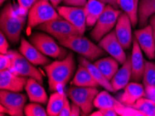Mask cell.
<instances>
[{
	"instance_id": "cell-9",
	"label": "cell",
	"mask_w": 155,
	"mask_h": 116,
	"mask_svg": "<svg viewBox=\"0 0 155 116\" xmlns=\"http://www.w3.org/2000/svg\"><path fill=\"white\" fill-rule=\"evenodd\" d=\"M27 95L18 92L1 90L0 103L8 111V115L12 116L24 115V108L27 101Z\"/></svg>"
},
{
	"instance_id": "cell-13",
	"label": "cell",
	"mask_w": 155,
	"mask_h": 116,
	"mask_svg": "<svg viewBox=\"0 0 155 116\" xmlns=\"http://www.w3.org/2000/svg\"><path fill=\"white\" fill-rule=\"evenodd\" d=\"M135 38L138 42L140 49L144 51L149 59L155 58V41L151 25H147L142 29L134 31Z\"/></svg>"
},
{
	"instance_id": "cell-40",
	"label": "cell",
	"mask_w": 155,
	"mask_h": 116,
	"mask_svg": "<svg viewBox=\"0 0 155 116\" xmlns=\"http://www.w3.org/2000/svg\"><path fill=\"white\" fill-rule=\"evenodd\" d=\"M81 111V108L79 107L78 105L73 102L71 104V112H70V116L80 115Z\"/></svg>"
},
{
	"instance_id": "cell-42",
	"label": "cell",
	"mask_w": 155,
	"mask_h": 116,
	"mask_svg": "<svg viewBox=\"0 0 155 116\" xmlns=\"http://www.w3.org/2000/svg\"><path fill=\"white\" fill-rule=\"evenodd\" d=\"M150 25L152 26V31H153V35H154V38L155 41V14L152 15L151 17L150 18Z\"/></svg>"
},
{
	"instance_id": "cell-34",
	"label": "cell",
	"mask_w": 155,
	"mask_h": 116,
	"mask_svg": "<svg viewBox=\"0 0 155 116\" xmlns=\"http://www.w3.org/2000/svg\"><path fill=\"white\" fill-rule=\"evenodd\" d=\"M0 70H9L11 67L12 60L8 54H1L0 55Z\"/></svg>"
},
{
	"instance_id": "cell-23",
	"label": "cell",
	"mask_w": 155,
	"mask_h": 116,
	"mask_svg": "<svg viewBox=\"0 0 155 116\" xmlns=\"http://www.w3.org/2000/svg\"><path fill=\"white\" fill-rule=\"evenodd\" d=\"M72 84L79 87L97 88L100 86L98 83L94 79L90 72L87 70L85 66L81 64L79 65L78 69L72 81Z\"/></svg>"
},
{
	"instance_id": "cell-19",
	"label": "cell",
	"mask_w": 155,
	"mask_h": 116,
	"mask_svg": "<svg viewBox=\"0 0 155 116\" xmlns=\"http://www.w3.org/2000/svg\"><path fill=\"white\" fill-rule=\"evenodd\" d=\"M25 90L29 101L31 102L38 104H46L48 101V97L42 84L36 79L30 77L27 79Z\"/></svg>"
},
{
	"instance_id": "cell-18",
	"label": "cell",
	"mask_w": 155,
	"mask_h": 116,
	"mask_svg": "<svg viewBox=\"0 0 155 116\" xmlns=\"http://www.w3.org/2000/svg\"><path fill=\"white\" fill-rule=\"evenodd\" d=\"M144 86L138 82H130L124 87V93L120 97L119 101L124 105L130 106L138 99L145 97Z\"/></svg>"
},
{
	"instance_id": "cell-45",
	"label": "cell",
	"mask_w": 155,
	"mask_h": 116,
	"mask_svg": "<svg viewBox=\"0 0 155 116\" xmlns=\"http://www.w3.org/2000/svg\"><path fill=\"white\" fill-rule=\"evenodd\" d=\"M91 116H102V113L100 112V111H96V112H93L90 115Z\"/></svg>"
},
{
	"instance_id": "cell-44",
	"label": "cell",
	"mask_w": 155,
	"mask_h": 116,
	"mask_svg": "<svg viewBox=\"0 0 155 116\" xmlns=\"http://www.w3.org/2000/svg\"><path fill=\"white\" fill-rule=\"evenodd\" d=\"M0 113H1V115H3V114H8V111L5 106L1 104V107H0Z\"/></svg>"
},
{
	"instance_id": "cell-43",
	"label": "cell",
	"mask_w": 155,
	"mask_h": 116,
	"mask_svg": "<svg viewBox=\"0 0 155 116\" xmlns=\"http://www.w3.org/2000/svg\"><path fill=\"white\" fill-rule=\"evenodd\" d=\"M63 1V0H50V2H51V4H52L54 8H57L58 7V5L59 4Z\"/></svg>"
},
{
	"instance_id": "cell-16",
	"label": "cell",
	"mask_w": 155,
	"mask_h": 116,
	"mask_svg": "<svg viewBox=\"0 0 155 116\" xmlns=\"http://www.w3.org/2000/svg\"><path fill=\"white\" fill-rule=\"evenodd\" d=\"M132 44V51L130 56L131 64V80L132 81L139 82L141 81L143 77L145 60L143 57L141 49L136 38H133Z\"/></svg>"
},
{
	"instance_id": "cell-25",
	"label": "cell",
	"mask_w": 155,
	"mask_h": 116,
	"mask_svg": "<svg viewBox=\"0 0 155 116\" xmlns=\"http://www.w3.org/2000/svg\"><path fill=\"white\" fill-rule=\"evenodd\" d=\"M155 14V0H140L138 6V24L140 27L147 26L149 18Z\"/></svg>"
},
{
	"instance_id": "cell-30",
	"label": "cell",
	"mask_w": 155,
	"mask_h": 116,
	"mask_svg": "<svg viewBox=\"0 0 155 116\" xmlns=\"http://www.w3.org/2000/svg\"><path fill=\"white\" fill-rule=\"evenodd\" d=\"M143 84L144 87L155 86V63L145 61Z\"/></svg>"
},
{
	"instance_id": "cell-27",
	"label": "cell",
	"mask_w": 155,
	"mask_h": 116,
	"mask_svg": "<svg viewBox=\"0 0 155 116\" xmlns=\"http://www.w3.org/2000/svg\"><path fill=\"white\" fill-rule=\"evenodd\" d=\"M64 92L56 91L51 94L47 106V113L50 116H57L61 111L64 102Z\"/></svg>"
},
{
	"instance_id": "cell-35",
	"label": "cell",
	"mask_w": 155,
	"mask_h": 116,
	"mask_svg": "<svg viewBox=\"0 0 155 116\" xmlns=\"http://www.w3.org/2000/svg\"><path fill=\"white\" fill-rule=\"evenodd\" d=\"M9 44L6 40V36L2 31L0 33V52L3 54H7L8 51Z\"/></svg>"
},
{
	"instance_id": "cell-39",
	"label": "cell",
	"mask_w": 155,
	"mask_h": 116,
	"mask_svg": "<svg viewBox=\"0 0 155 116\" xmlns=\"http://www.w3.org/2000/svg\"><path fill=\"white\" fill-rule=\"evenodd\" d=\"M100 112L102 113V116H118V114L114 108H100Z\"/></svg>"
},
{
	"instance_id": "cell-38",
	"label": "cell",
	"mask_w": 155,
	"mask_h": 116,
	"mask_svg": "<svg viewBox=\"0 0 155 116\" xmlns=\"http://www.w3.org/2000/svg\"><path fill=\"white\" fill-rule=\"evenodd\" d=\"M145 97L155 101V86L145 87Z\"/></svg>"
},
{
	"instance_id": "cell-41",
	"label": "cell",
	"mask_w": 155,
	"mask_h": 116,
	"mask_svg": "<svg viewBox=\"0 0 155 116\" xmlns=\"http://www.w3.org/2000/svg\"><path fill=\"white\" fill-rule=\"evenodd\" d=\"M101 2L104 4H108V5H111L114 8L118 9L119 6L118 4V0H99Z\"/></svg>"
},
{
	"instance_id": "cell-10",
	"label": "cell",
	"mask_w": 155,
	"mask_h": 116,
	"mask_svg": "<svg viewBox=\"0 0 155 116\" xmlns=\"http://www.w3.org/2000/svg\"><path fill=\"white\" fill-rule=\"evenodd\" d=\"M30 42L41 52L51 58H59L62 55V50L50 35L44 33L36 32L29 36Z\"/></svg>"
},
{
	"instance_id": "cell-4",
	"label": "cell",
	"mask_w": 155,
	"mask_h": 116,
	"mask_svg": "<svg viewBox=\"0 0 155 116\" xmlns=\"http://www.w3.org/2000/svg\"><path fill=\"white\" fill-rule=\"evenodd\" d=\"M36 29L46 32L56 38L58 42L64 41L70 37L83 35L74 25L65 19L61 18L41 24L38 26Z\"/></svg>"
},
{
	"instance_id": "cell-14",
	"label": "cell",
	"mask_w": 155,
	"mask_h": 116,
	"mask_svg": "<svg viewBox=\"0 0 155 116\" xmlns=\"http://www.w3.org/2000/svg\"><path fill=\"white\" fill-rule=\"evenodd\" d=\"M131 22L127 14L122 12L116 25V34L124 49L130 48L133 41L131 34Z\"/></svg>"
},
{
	"instance_id": "cell-29",
	"label": "cell",
	"mask_w": 155,
	"mask_h": 116,
	"mask_svg": "<svg viewBox=\"0 0 155 116\" xmlns=\"http://www.w3.org/2000/svg\"><path fill=\"white\" fill-rule=\"evenodd\" d=\"M116 99L112 97L107 91H104L100 92L95 97L94 100L95 107L99 108H114V104Z\"/></svg>"
},
{
	"instance_id": "cell-5",
	"label": "cell",
	"mask_w": 155,
	"mask_h": 116,
	"mask_svg": "<svg viewBox=\"0 0 155 116\" xmlns=\"http://www.w3.org/2000/svg\"><path fill=\"white\" fill-rule=\"evenodd\" d=\"M60 18L49 0H38L28 12L27 27L29 29L37 27L41 24Z\"/></svg>"
},
{
	"instance_id": "cell-31",
	"label": "cell",
	"mask_w": 155,
	"mask_h": 116,
	"mask_svg": "<svg viewBox=\"0 0 155 116\" xmlns=\"http://www.w3.org/2000/svg\"><path fill=\"white\" fill-rule=\"evenodd\" d=\"M114 109L116 111L119 115L121 116H144L140 111L131 106L123 104L117 99L114 104Z\"/></svg>"
},
{
	"instance_id": "cell-1",
	"label": "cell",
	"mask_w": 155,
	"mask_h": 116,
	"mask_svg": "<svg viewBox=\"0 0 155 116\" xmlns=\"http://www.w3.org/2000/svg\"><path fill=\"white\" fill-rule=\"evenodd\" d=\"M74 70V56L71 52L63 60L56 61L45 66L50 91L63 92V88L71 79Z\"/></svg>"
},
{
	"instance_id": "cell-11",
	"label": "cell",
	"mask_w": 155,
	"mask_h": 116,
	"mask_svg": "<svg viewBox=\"0 0 155 116\" xmlns=\"http://www.w3.org/2000/svg\"><path fill=\"white\" fill-rule=\"evenodd\" d=\"M58 13L74 25L81 35L84 34L86 27V15L84 6H59L57 8Z\"/></svg>"
},
{
	"instance_id": "cell-26",
	"label": "cell",
	"mask_w": 155,
	"mask_h": 116,
	"mask_svg": "<svg viewBox=\"0 0 155 116\" xmlns=\"http://www.w3.org/2000/svg\"><path fill=\"white\" fill-rule=\"evenodd\" d=\"M118 4L130 17L132 27H135L138 22V0H118Z\"/></svg>"
},
{
	"instance_id": "cell-20",
	"label": "cell",
	"mask_w": 155,
	"mask_h": 116,
	"mask_svg": "<svg viewBox=\"0 0 155 116\" xmlns=\"http://www.w3.org/2000/svg\"><path fill=\"white\" fill-rule=\"evenodd\" d=\"M131 77V56H128L125 62L123 64L121 68H120L111 80V85L114 87L115 91L124 88V87L129 84V81H130Z\"/></svg>"
},
{
	"instance_id": "cell-2",
	"label": "cell",
	"mask_w": 155,
	"mask_h": 116,
	"mask_svg": "<svg viewBox=\"0 0 155 116\" xmlns=\"http://www.w3.org/2000/svg\"><path fill=\"white\" fill-rule=\"evenodd\" d=\"M25 22V15L17 13L10 2L2 8L0 15V28L12 43H18L20 41Z\"/></svg>"
},
{
	"instance_id": "cell-17",
	"label": "cell",
	"mask_w": 155,
	"mask_h": 116,
	"mask_svg": "<svg viewBox=\"0 0 155 116\" xmlns=\"http://www.w3.org/2000/svg\"><path fill=\"white\" fill-rule=\"evenodd\" d=\"M19 51L35 66L47 65L50 62V59L47 58L45 54L41 52L36 47L24 38L21 39Z\"/></svg>"
},
{
	"instance_id": "cell-8",
	"label": "cell",
	"mask_w": 155,
	"mask_h": 116,
	"mask_svg": "<svg viewBox=\"0 0 155 116\" xmlns=\"http://www.w3.org/2000/svg\"><path fill=\"white\" fill-rule=\"evenodd\" d=\"M7 54L11 56L12 60L11 67L9 69L11 72L21 77L34 78L41 84H43L41 72L22 54L18 51L8 50Z\"/></svg>"
},
{
	"instance_id": "cell-37",
	"label": "cell",
	"mask_w": 155,
	"mask_h": 116,
	"mask_svg": "<svg viewBox=\"0 0 155 116\" xmlns=\"http://www.w3.org/2000/svg\"><path fill=\"white\" fill-rule=\"evenodd\" d=\"M65 5L70 6H85L88 0H63Z\"/></svg>"
},
{
	"instance_id": "cell-6",
	"label": "cell",
	"mask_w": 155,
	"mask_h": 116,
	"mask_svg": "<svg viewBox=\"0 0 155 116\" xmlns=\"http://www.w3.org/2000/svg\"><path fill=\"white\" fill-rule=\"evenodd\" d=\"M99 93L97 88L93 87H70L68 90V98L73 103L81 108L84 115H89L93 111L94 100Z\"/></svg>"
},
{
	"instance_id": "cell-33",
	"label": "cell",
	"mask_w": 155,
	"mask_h": 116,
	"mask_svg": "<svg viewBox=\"0 0 155 116\" xmlns=\"http://www.w3.org/2000/svg\"><path fill=\"white\" fill-rule=\"evenodd\" d=\"M38 0H18L19 4V8L22 12V15H25L27 14L32 6Z\"/></svg>"
},
{
	"instance_id": "cell-22",
	"label": "cell",
	"mask_w": 155,
	"mask_h": 116,
	"mask_svg": "<svg viewBox=\"0 0 155 116\" xmlns=\"http://www.w3.org/2000/svg\"><path fill=\"white\" fill-rule=\"evenodd\" d=\"M79 63L83 65L87 68L90 73L94 78V79L98 83L100 86H102L103 88L109 92H115L114 87L112 86L111 83L110 82L109 79L106 78L104 75L100 72V70L94 65V63L90 62V61L84 57H79Z\"/></svg>"
},
{
	"instance_id": "cell-15",
	"label": "cell",
	"mask_w": 155,
	"mask_h": 116,
	"mask_svg": "<svg viewBox=\"0 0 155 116\" xmlns=\"http://www.w3.org/2000/svg\"><path fill=\"white\" fill-rule=\"evenodd\" d=\"M27 82V77L14 74L9 70L0 71V88L13 92H22Z\"/></svg>"
},
{
	"instance_id": "cell-21",
	"label": "cell",
	"mask_w": 155,
	"mask_h": 116,
	"mask_svg": "<svg viewBox=\"0 0 155 116\" xmlns=\"http://www.w3.org/2000/svg\"><path fill=\"white\" fill-rule=\"evenodd\" d=\"M106 7L105 4L99 0H88L84 6L86 15V26L93 27L96 22Z\"/></svg>"
},
{
	"instance_id": "cell-7",
	"label": "cell",
	"mask_w": 155,
	"mask_h": 116,
	"mask_svg": "<svg viewBox=\"0 0 155 116\" xmlns=\"http://www.w3.org/2000/svg\"><path fill=\"white\" fill-rule=\"evenodd\" d=\"M121 13V11L114 8L111 5L106 6L104 11L91 32V36L94 41L99 42L104 35L112 31Z\"/></svg>"
},
{
	"instance_id": "cell-28",
	"label": "cell",
	"mask_w": 155,
	"mask_h": 116,
	"mask_svg": "<svg viewBox=\"0 0 155 116\" xmlns=\"http://www.w3.org/2000/svg\"><path fill=\"white\" fill-rule=\"evenodd\" d=\"M130 106L140 111L144 116H155V101L145 97L138 99Z\"/></svg>"
},
{
	"instance_id": "cell-24",
	"label": "cell",
	"mask_w": 155,
	"mask_h": 116,
	"mask_svg": "<svg viewBox=\"0 0 155 116\" xmlns=\"http://www.w3.org/2000/svg\"><path fill=\"white\" fill-rule=\"evenodd\" d=\"M104 77L111 81L118 70V62L114 57H106L96 61L94 63Z\"/></svg>"
},
{
	"instance_id": "cell-3",
	"label": "cell",
	"mask_w": 155,
	"mask_h": 116,
	"mask_svg": "<svg viewBox=\"0 0 155 116\" xmlns=\"http://www.w3.org/2000/svg\"><path fill=\"white\" fill-rule=\"evenodd\" d=\"M58 42L61 45L81 54L91 61H95L104 54V49L83 35L70 37Z\"/></svg>"
},
{
	"instance_id": "cell-32",
	"label": "cell",
	"mask_w": 155,
	"mask_h": 116,
	"mask_svg": "<svg viewBox=\"0 0 155 116\" xmlns=\"http://www.w3.org/2000/svg\"><path fill=\"white\" fill-rule=\"evenodd\" d=\"M25 115L27 116H47V111L38 103L32 102L25 105L24 108Z\"/></svg>"
},
{
	"instance_id": "cell-12",
	"label": "cell",
	"mask_w": 155,
	"mask_h": 116,
	"mask_svg": "<svg viewBox=\"0 0 155 116\" xmlns=\"http://www.w3.org/2000/svg\"><path fill=\"white\" fill-rule=\"evenodd\" d=\"M99 46L109 53L112 57L116 58L118 62L123 64L125 62L127 56L124 48L116 36V30H112L99 41Z\"/></svg>"
},
{
	"instance_id": "cell-46",
	"label": "cell",
	"mask_w": 155,
	"mask_h": 116,
	"mask_svg": "<svg viewBox=\"0 0 155 116\" xmlns=\"http://www.w3.org/2000/svg\"><path fill=\"white\" fill-rule=\"evenodd\" d=\"M6 0H0V3H1V5H2L4 3V2H5Z\"/></svg>"
},
{
	"instance_id": "cell-36",
	"label": "cell",
	"mask_w": 155,
	"mask_h": 116,
	"mask_svg": "<svg viewBox=\"0 0 155 116\" xmlns=\"http://www.w3.org/2000/svg\"><path fill=\"white\" fill-rule=\"evenodd\" d=\"M70 112H71V105L70 104L67 94L65 93L64 102H63L61 111L58 116H70Z\"/></svg>"
}]
</instances>
